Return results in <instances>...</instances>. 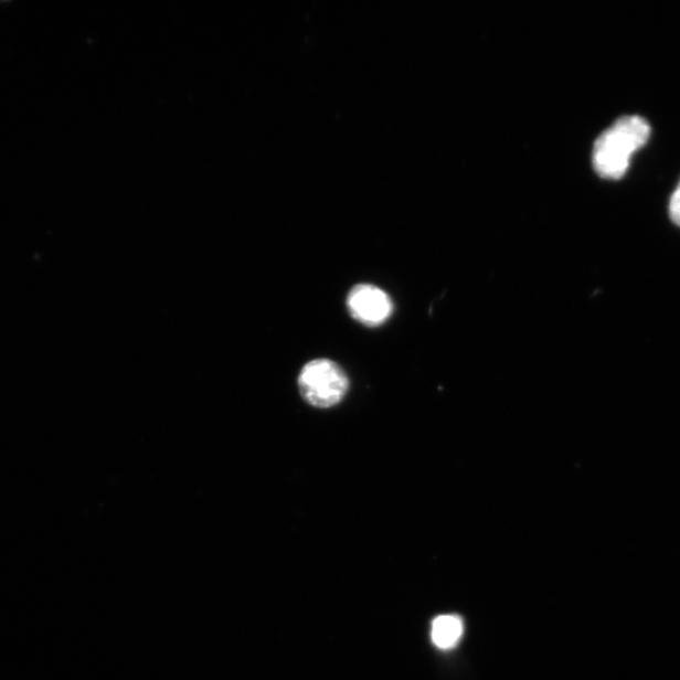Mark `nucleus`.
I'll list each match as a JSON object with an SVG mask.
<instances>
[{
	"instance_id": "f257e3e1",
	"label": "nucleus",
	"mask_w": 680,
	"mask_h": 680,
	"mask_svg": "<svg viewBox=\"0 0 680 680\" xmlns=\"http://www.w3.org/2000/svg\"><path fill=\"white\" fill-rule=\"evenodd\" d=\"M650 125L637 115L624 116L599 136L594 147L596 173L605 179H620L628 172L635 151L647 145Z\"/></svg>"
},
{
	"instance_id": "39448f33",
	"label": "nucleus",
	"mask_w": 680,
	"mask_h": 680,
	"mask_svg": "<svg viewBox=\"0 0 680 680\" xmlns=\"http://www.w3.org/2000/svg\"><path fill=\"white\" fill-rule=\"evenodd\" d=\"M669 214H670V219H672L676 225L680 227V187L679 185L676 192L673 193L672 199H670Z\"/></svg>"
},
{
	"instance_id": "423d86ee",
	"label": "nucleus",
	"mask_w": 680,
	"mask_h": 680,
	"mask_svg": "<svg viewBox=\"0 0 680 680\" xmlns=\"http://www.w3.org/2000/svg\"><path fill=\"white\" fill-rule=\"evenodd\" d=\"M679 187H680V183H679Z\"/></svg>"
},
{
	"instance_id": "f03ea898",
	"label": "nucleus",
	"mask_w": 680,
	"mask_h": 680,
	"mask_svg": "<svg viewBox=\"0 0 680 680\" xmlns=\"http://www.w3.org/2000/svg\"><path fill=\"white\" fill-rule=\"evenodd\" d=\"M299 389L304 400L319 408H329L343 400L349 387L347 374L328 360H316L304 366L299 375Z\"/></svg>"
},
{
	"instance_id": "20e7f679",
	"label": "nucleus",
	"mask_w": 680,
	"mask_h": 680,
	"mask_svg": "<svg viewBox=\"0 0 680 680\" xmlns=\"http://www.w3.org/2000/svg\"><path fill=\"white\" fill-rule=\"evenodd\" d=\"M464 625L459 616H438L433 623L432 638L437 648L451 649L461 638Z\"/></svg>"
},
{
	"instance_id": "7ed1b4c3",
	"label": "nucleus",
	"mask_w": 680,
	"mask_h": 680,
	"mask_svg": "<svg viewBox=\"0 0 680 680\" xmlns=\"http://www.w3.org/2000/svg\"><path fill=\"white\" fill-rule=\"evenodd\" d=\"M349 312L360 323L378 327L384 323L393 311V304L386 293L378 286L362 284L349 293L347 300Z\"/></svg>"
}]
</instances>
